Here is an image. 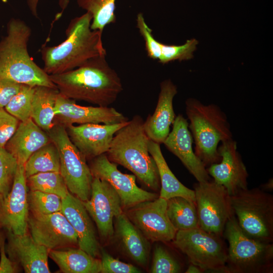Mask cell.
<instances>
[{"label": "cell", "instance_id": "9a60e30c", "mask_svg": "<svg viewBox=\"0 0 273 273\" xmlns=\"http://www.w3.org/2000/svg\"><path fill=\"white\" fill-rule=\"evenodd\" d=\"M27 186L23 164H18L12 189L0 203V230L16 235L28 233Z\"/></svg>", "mask_w": 273, "mask_h": 273}, {"label": "cell", "instance_id": "b9f144b4", "mask_svg": "<svg viewBox=\"0 0 273 273\" xmlns=\"http://www.w3.org/2000/svg\"><path fill=\"white\" fill-rule=\"evenodd\" d=\"M39 0H26V3L32 15L38 18L37 12V5ZM70 0H59V5L61 9V12L59 13L56 17V20H58L62 16L64 11L67 8Z\"/></svg>", "mask_w": 273, "mask_h": 273}, {"label": "cell", "instance_id": "8d00e7d4", "mask_svg": "<svg viewBox=\"0 0 273 273\" xmlns=\"http://www.w3.org/2000/svg\"><path fill=\"white\" fill-rule=\"evenodd\" d=\"M136 27L145 42L148 56L154 60H159L161 54V43L153 36L152 30L147 24L142 13H140L136 17Z\"/></svg>", "mask_w": 273, "mask_h": 273}, {"label": "cell", "instance_id": "8fae6325", "mask_svg": "<svg viewBox=\"0 0 273 273\" xmlns=\"http://www.w3.org/2000/svg\"><path fill=\"white\" fill-rule=\"evenodd\" d=\"M124 213L146 238L151 242L167 243L177 230L167 214V200L158 197L125 209Z\"/></svg>", "mask_w": 273, "mask_h": 273}, {"label": "cell", "instance_id": "7a4b0ae2", "mask_svg": "<svg viewBox=\"0 0 273 273\" xmlns=\"http://www.w3.org/2000/svg\"><path fill=\"white\" fill-rule=\"evenodd\" d=\"M92 18L88 12L73 18L66 30L64 41L57 46L41 47L43 69L48 74L67 72L93 58L106 55L102 32L90 28Z\"/></svg>", "mask_w": 273, "mask_h": 273}, {"label": "cell", "instance_id": "ba28073f", "mask_svg": "<svg viewBox=\"0 0 273 273\" xmlns=\"http://www.w3.org/2000/svg\"><path fill=\"white\" fill-rule=\"evenodd\" d=\"M223 239L197 227L177 231L171 242L191 263L199 266L204 272L229 273L228 248Z\"/></svg>", "mask_w": 273, "mask_h": 273}, {"label": "cell", "instance_id": "9c48e42d", "mask_svg": "<svg viewBox=\"0 0 273 273\" xmlns=\"http://www.w3.org/2000/svg\"><path fill=\"white\" fill-rule=\"evenodd\" d=\"M47 132L58 150L60 173L68 191L82 201L88 200L94 177L86 159L71 141L64 126L54 124Z\"/></svg>", "mask_w": 273, "mask_h": 273}, {"label": "cell", "instance_id": "83f0119b", "mask_svg": "<svg viewBox=\"0 0 273 273\" xmlns=\"http://www.w3.org/2000/svg\"><path fill=\"white\" fill-rule=\"evenodd\" d=\"M167 214L177 231L199 227L196 204L192 200L180 196L167 200Z\"/></svg>", "mask_w": 273, "mask_h": 273}, {"label": "cell", "instance_id": "4fadbf2b", "mask_svg": "<svg viewBox=\"0 0 273 273\" xmlns=\"http://www.w3.org/2000/svg\"><path fill=\"white\" fill-rule=\"evenodd\" d=\"M82 202L96 223L101 238L104 240L111 239L114 233L113 219L123 212L115 190L106 180L94 177L90 198Z\"/></svg>", "mask_w": 273, "mask_h": 273}, {"label": "cell", "instance_id": "e0dca14e", "mask_svg": "<svg viewBox=\"0 0 273 273\" xmlns=\"http://www.w3.org/2000/svg\"><path fill=\"white\" fill-rule=\"evenodd\" d=\"M54 123L65 127L76 123L111 124L125 122L127 118L112 107L82 106L74 100L58 94L55 106Z\"/></svg>", "mask_w": 273, "mask_h": 273}, {"label": "cell", "instance_id": "ffe728a7", "mask_svg": "<svg viewBox=\"0 0 273 273\" xmlns=\"http://www.w3.org/2000/svg\"><path fill=\"white\" fill-rule=\"evenodd\" d=\"M6 251L9 258L26 273H50V249L36 242L31 235L6 232Z\"/></svg>", "mask_w": 273, "mask_h": 273}, {"label": "cell", "instance_id": "cb8c5ba5", "mask_svg": "<svg viewBox=\"0 0 273 273\" xmlns=\"http://www.w3.org/2000/svg\"><path fill=\"white\" fill-rule=\"evenodd\" d=\"M115 218L116 235L125 252L133 261L140 265L146 266L150 250L149 240L124 212Z\"/></svg>", "mask_w": 273, "mask_h": 273}, {"label": "cell", "instance_id": "44dd1931", "mask_svg": "<svg viewBox=\"0 0 273 273\" xmlns=\"http://www.w3.org/2000/svg\"><path fill=\"white\" fill-rule=\"evenodd\" d=\"M61 212L76 232L79 248L97 258L100 254V245L91 217L82 201L69 192L62 199Z\"/></svg>", "mask_w": 273, "mask_h": 273}, {"label": "cell", "instance_id": "3957f363", "mask_svg": "<svg viewBox=\"0 0 273 273\" xmlns=\"http://www.w3.org/2000/svg\"><path fill=\"white\" fill-rule=\"evenodd\" d=\"M144 123L140 116H134L115 133L106 154L110 161L125 167L147 187L158 191L160 181L158 168L149 152L150 139Z\"/></svg>", "mask_w": 273, "mask_h": 273}, {"label": "cell", "instance_id": "d6a6232c", "mask_svg": "<svg viewBox=\"0 0 273 273\" xmlns=\"http://www.w3.org/2000/svg\"><path fill=\"white\" fill-rule=\"evenodd\" d=\"M34 86L22 84L19 91L4 108L8 113L20 121L31 118V103Z\"/></svg>", "mask_w": 273, "mask_h": 273}, {"label": "cell", "instance_id": "ab89813d", "mask_svg": "<svg viewBox=\"0 0 273 273\" xmlns=\"http://www.w3.org/2000/svg\"><path fill=\"white\" fill-rule=\"evenodd\" d=\"M22 84L0 77V108H5L20 90Z\"/></svg>", "mask_w": 273, "mask_h": 273}, {"label": "cell", "instance_id": "603a6c76", "mask_svg": "<svg viewBox=\"0 0 273 273\" xmlns=\"http://www.w3.org/2000/svg\"><path fill=\"white\" fill-rule=\"evenodd\" d=\"M51 141L48 134L31 118L20 121L18 128L5 146V149L24 165L35 151Z\"/></svg>", "mask_w": 273, "mask_h": 273}, {"label": "cell", "instance_id": "5b68a950", "mask_svg": "<svg viewBox=\"0 0 273 273\" xmlns=\"http://www.w3.org/2000/svg\"><path fill=\"white\" fill-rule=\"evenodd\" d=\"M189 128L195 144V153L206 167L218 163L220 143L233 139L230 124L224 112L215 104L204 105L189 98L186 101Z\"/></svg>", "mask_w": 273, "mask_h": 273}, {"label": "cell", "instance_id": "6da1fadb", "mask_svg": "<svg viewBox=\"0 0 273 273\" xmlns=\"http://www.w3.org/2000/svg\"><path fill=\"white\" fill-rule=\"evenodd\" d=\"M105 57H97L76 69L49 75L50 78L67 98L108 107L116 100L123 87L120 78Z\"/></svg>", "mask_w": 273, "mask_h": 273}, {"label": "cell", "instance_id": "f35d334b", "mask_svg": "<svg viewBox=\"0 0 273 273\" xmlns=\"http://www.w3.org/2000/svg\"><path fill=\"white\" fill-rule=\"evenodd\" d=\"M20 122L4 108H0V147H5L16 131Z\"/></svg>", "mask_w": 273, "mask_h": 273}, {"label": "cell", "instance_id": "e575fe53", "mask_svg": "<svg viewBox=\"0 0 273 273\" xmlns=\"http://www.w3.org/2000/svg\"><path fill=\"white\" fill-rule=\"evenodd\" d=\"M182 266L179 261L163 246H155L151 268L152 273H178Z\"/></svg>", "mask_w": 273, "mask_h": 273}, {"label": "cell", "instance_id": "7bdbcfd3", "mask_svg": "<svg viewBox=\"0 0 273 273\" xmlns=\"http://www.w3.org/2000/svg\"><path fill=\"white\" fill-rule=\"evenodd\" d=\"M185 272L186 273H202V272H204V271L202 270V269L199 266L190 263V264L188 266Z\"/></svg>", "mask_w": 273, "mask_h": 273}, {"label": "cell", "instance_id": "d590c367", "mask_svg": "<svg viewBox=\"0 0 273 273\" xmlns=\"http://www.w3.org/2000/svg\"><path fill=\"white\" fill-rule=\"evenodd\" d=\"M198 41L195 38L187 40L182 45H167L161 43V54L159 62L166 64L178 60H188L193 57V52L196 49Z\"/></svg>", "mask_w": 273, "mask_h": 273}, {"label": "cell", "instance_id": "d4e9b609", "mask_svg": "<svg viewBox=\"0 0 273 273\" xmlns=\"http://www.w3.org/2000/svg\"><path fill=\"white\" fill-rule=\"evenodd\" d=\"M160 144L150 140L148 150L157 165L160 189L159 197L166 200L177 196L185 198L195 202V193L184 186L176 177L169 168L162 153Z\"/></svg>", "mask_w": 273, "mask_h": 273}, {"label": "cell", "instance_id": "7402d4cb", "mask_svg": "<svg viewBox=\"0 0 273 273\" xmlns=\"http://www.w3.org/2000/svg\"><path fill=\"white\" fill-rule=\"evenodd\" d=\"M177 87L170 79L160 83V91L154 113L144 121L145 132L150 140L159 144L170 132V127L176 117L173 100L177 94Z\"/></svg>", "mask_w": 273, "mask_h": 273}, {"label": "cell", "instance_id": "1f68e13d", "mask_svg": "<svg viewBox=\"0 0 273 273\" xmlns=\"http://www.w3.org/2000/svg\"><path fill=\"white\" fill-rule=\"evenodd\" d=\"M27 202L29 212L34 216L48 215L62 209V198L54 194L29 191Z\"/></svg>", "mask_w": 273, "mask_h": 273}, {"label": "cell", "instance_id": "60d3db41", "mask_svg": "<svg viewBox=\"0 0 273 273\" xmlns=\"http://www.w3.org/2000/svg\"><path fill=\"white\" fill-rule=\"evenodd\" d=\"M5 232L0 230V273H16L20 271L19 266L7 255Z\"/></svg>", "mask_w": 273, "mask_h": 273}, {"label": "cell", "instance_id": "4316f807", "mask_svg": "<svg viewBox=\"0 0 273 273\" xmlns=\"http://www.w3.org/2000/svg\"><path fill=\"white\" fill-rule=\"evenodd\" d=\"M59 90L57 88L35 86L31 103V118L44 131L54 126L55 106Z\"/></svg>", "mask_w": 273, "mask_h": 273}, {"label": "cell", "instance_id": "ee69618b", "mask_svg": "<svg viewBox=\"0 0 273 273\" xmlns=\"http://www.w3.org/2000/svg\"><path fill=\"white\" fill-rule=\"evenodd\" d=\"M259 188L266 192L272 191L273 189L272 178L269 179L267 182L262 185Z\"/></svg>", "mask_w": 273, "mask_h": 273}, {"label": "cell", "instance_id": "52a82bcc", "mask_svg": "<svg viewBox=\"0 0 273 273\" xmlns=\"http://www.w3.org/2000/svg\"><path fill=\"white\" fill-rule=\"evenodd\" d=\"M237 222L248 237L266 243L273 241V196L259 188L239 191L230 196Z\"/></svg>", "mask_w": 273, "mask_h": 273}, {"label": "cell", "instance_id": "f6af8a7d", "mask_svg": "<svg viewBox=\"0 0 273 273\" xmlns=\"http://www.w3.org/2000/svg\"><path fill=\"white\" fill-rule=\"evenodd\" d=\"M3 3H7V0H1Z\"/></svg>", "mask_w": 273, "mask_h": 273}, {"label": "cell", "instance_id": "30bf717a", "mask_svg": "<svg viewBox=\"0 0 273 273\" xmlns=\"http://www.w3.org/2000/svg\"><path fill=\"white\" fill-rule=\"evenodd\" d=\"M194 191L199 227L223 237L225 224L234 215L226 189L211 179L195 184Z\"/></svg>", "mask_w": 273, "mask_h": 273}, {"label": "cell", "instance_id": "484cf974", "mask_svg": "<svg viewBox=\"0 0 273 273\" xmlns=\"http://www.w3.org/2000/svg\"><path fill=\"white\" fill-rule=\"evenodd\" d=\"M49 256L63 273H98L101 271V260L79 248L50 250Z\"/></svg>", "mask_w": 273, "mask_h": 273}, {"label": "cell", "instance_id": "ac0fdd59", "mask_svg": "<svg viewBox=\"0 0 273 273\" xmlns=\"http://www.w3.org/2000/svg\"><path fill=\"white\" fill-rule=\"evenodd\" d=\"M127 122L111 124L86 123L65 128L71 141L85 158L93 159L108 152L114 134Z\"/></svg>", "mask_w": 273, "mask_h": 273}, {"label": "cell", "instance_id": "7c38bea8", "mask_svg": "<svg viewBox=\"0 0 273 273\" xmlns=\"http://www.w3.org/2000/svg\"><path fill=\"white\" fill-rule=\"evenodd\" d=\"M89 167L93 177L106 180L115 190L120 199L123 209L159 197L157 193L139 188L136 184V176L120 171L117 164L110 161L106 154L92 159Z\"/></svg>", "mask_w": 273, "mask_h": 273}, {"label": "cell", "instance_id": "8992f818", "mask_svg": "<svg viewBox=\"0 0 273 273\" xmlns=\"http://www.w3.org/2000/svg\"><path fill=\"white\" fill-rule=\"evenodd\" d=\"M223 237L229 243L226 266L229 273H272L273 244L247 236L234 215L227 221Z\"/></svg>", "mask_w": 273, "mask_h": 273}, {"label": "cell", "instance_id": "2e32d148", "mask_svg": "<svg viewBox=\"0 0 273 273\" xmlns=\"http://www.w3.org/2000/svg\"><path fill=\"white\" fill-rule=\"evenodd\" d=\"M28 228L33 239L50 250L78 245L76 232L61 211L38 216L29 214Z\"/></svg>", "mask_w": 273, "mask_h": 273}, {"label": "cell", "instance_id": "f546056e", "mask_svg": "<svg viewBox=\"0 0 273 273\" xmlns=\"http://www.w3.org/2000/svg\"><path fill=\"white\" fill-rule=\"evenodd\" d=\"M116 0H77L78 6L92 16L90 28L103 32L106 25L116 21Z\"/></svg>", "mask_w": 273, "mask_h": 273}, {"label": "cell", "instance_id": "5bb4252c", "mask_svg": "<svg viewBox=\"0 0 273 273\" xmlns=\"http://www.w3.org/2000/svg\"><path fill=\"white\" fill-rule=\"evenodd\" d=\"M237 145L233 139L221 142L218 147L220 161L206 167L214 181L222 186L230 196L248 188V173Z\"/></svg>", "mask_w": 273, "mask_h": 273}, {"label": "cell", "instance_id": "277c9868", "mask_svg": "<svg viewBox=\"0 0 273 273\" xmlns=\"http://www.w3.org/2000/svg\"><path fill=\"white\" fill-rule=\"evenodd\" d=\"M31 35L30 27L20 19L12 18L8 23L7 35L0 41V77L30 86L57 88L28 53Z\"/></svg>", "mask_w": 273, "mask_h": 273}, {"label": "cell", "instance_id": "f1b7e54d", "mask_svg": "<svg viewBox=\"0 0 273 273\" xmlns=\"http://www.w3.org/2000/svg\"><path fill=\"white\" fill-rule=\"evenodd\" d=\"M26 178L46 172H59L60 155L55 145L51 141L33 153L24 164Z\"/></svg>", "mask_w": 273, "mask_h": 273}, {"label": "cell", "instance_id": "836d02e7", "mask_svg": "<svg viewBox=\"0 0 273 273\" xmlns=\"http://www.w3.org/2000/svg\"><path fill=\"white\" fill-rule=\"evenodd\" d=\"M16 159L5 148L0 147V203L10 193L18 167Z\"/></svg>", "mask_w": 273, "mask_h": 273}, {"label": "cell", "instance_id": "74e56055", "mask_svg": "<svg viewBox=\"0 0 273 273\" xmlns=\"http://www.w3.org/2000/svg\"><path fill=\"white\" fill-rule=\"evenodd\" d=\"M101 273H139L141 270L135 266L113 258L104 250H101Z\"/></svg>", "mask_w": 273, "mask_h": 273}, {"label": "cell", "instance_id": "d6986e66", "mask_svg": "<svg viewBox=\"0 0 273 273\" xmlns=\"http://www.w3.org/2000/svg\"><path fill=\"white\" fill-rule=\"evenodd\" d=\"M172 124V129L163 144L180 160L198 182L211 180L206 166L193 149L194 141L187 119L178 114Z\"/></svg>", "mask_w": 273, "mask_h": 273}, {"label": "cell", "instance_id": "4dcf8cb0", "mask_svg": "<svg viewBox=\"0 0 273 273\" xmlns=\"http://www.w3.org/2000/svg\"><path fill=\"white\" fill-rule=\"evenodd\" d=\"M26 183L30 191L56 194L62 199L66 197L69 192L59 172H46L34 174L26 178Z\"/></svg>", "mask_w": 273, "mask_h": 273}]
</instances>
